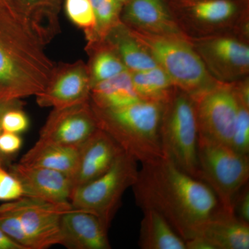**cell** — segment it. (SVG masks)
<instances>
[{
    "label": "cell",
    "mask_w": 249,
    "mask_h": 249,
    "mask_svg": "<svg viewBox=\"0 0 249 249\" xmlns=\"http://www.w3.org/2000/svg\"><path fill=\"white\" fill-rule=\"evenodd\" d=\"M132 188L141 209L158 213L185 242L197 235L222 208L206 183L163 157L142 163Z\"/></svg>",
    "instance_id": "obj_1"
},
{
    "label": "cell",
    "mask_w": 249,
    "mask_h": 249,
    "mask_svg": "<svg viewBox=\"0 0 249 249\" xmlns=\"http://www.w3.org/2000/svg\"><path fill=\"white\" fill-rule=\"evenodd\" d=\"M90 104L98 128L109 134L126 154L142 164L163 158L160 127L163 103L142 100L113 109Z\"/></svg>",
    "instance_id": "obj_3"
},
{
    "label": "cell",
    "mask_w": 249,
    "mask_h": 249,
    "mask_svg": "<svg viewBox=\"0 0 249 249\" xmlns=\"http://www.w3.org/2000/svg\"><path fill=\"white\" fill-rule=\"evenodd\" d=\"M139 246L142 249H186V242L158 213L142 210Z\"/></svg>",
    "instance_id": "obj_22"
},
{
    "label": "cell",
    "mask_w": 249,
    "mask_h": 249,
    "mask_svg": "<svg viewBox=\"0 0 249 249\" xmlns=\"http://www.w3.org/2000/svg\"><path fill=\"white\" fill-rule=\"evenodd\" d=\"M27 16L0 0V101L36 96L48 84L54 67Z\"/></svg>",
    "instance_id": "obj_2"
},
{
    "label": "cell",
    "mask_w": 249,
    "mask_h": 249,
    "mask_svg": "<svg viewBox=\"0 0 249 249\" xmlns=\"http://www.w3.org/2000/svg\"><path fill=\"white\" fill-rule=\"evenodd\" d=\"M214 79L231 84L249 75V41L235 34L189 39Z\"/></svg>",
    "instance_id": "obj_9"
},
{
    "label": "cell",
    "mask_w": 249,
    "mask_h": 249,
    "mask_svg": "<svg viewBox=\"0 0 249 249\" xmlns=\"http://www.w3.org/2000/svg\"><path fill=\"white\" fill-rule=\"evenodd\" d=\"M11 173L22 183L24 196L53 203L70 202L72 193L71 178L66 174L48 168L28 166L18 163Z\"/></svg>",
    "instance_id": "obj_16"
},
{
    "label": "cell",
    "mask_w": 249,
    "mask_h": 249,
    "mask_svg": "<svg viewBox=\"0 0 249 249\" xmlns=\"http://www.w3.org/2000/svg\"><path fill=\"white\" fill-rule=\"evenodd\" d=\"M98 129L89 100L62 108H54L39 139L67 146L79 147Z\"/></svg>",
    "instance_id": "obj_13"
},
{
    "label": "cell",
    "mask_w": 249,
    "mask_h": 249,
    "mask_svg": "<svg viewBox=\"0 0 249 249\" xmlns=\"http://www.w3.org/2000/svg\"><path fill=\"white\" fill-rule=\"evenodd\" d=\"M24 196V188L20 181L0 165V201L16 200Z\"/></svg>",
    "instance_id": "obj_31"
},
{
    "label": "cell",
    "mask_w": 249,
    "mask_h": 249,
    "mask_svg": "<svg viewBox=\"0 0 249 249\" xmlns=\"http://www.w3.org/2000/svg\"><path fill=\"white\" fill-rule=\"evenodd\" d=\"M129 72L134 90L144 101L164 103L176 88L170 77L160 66Z\"/></svg>",
    "instance_id": "obj_25"
},
{
    "label": "cell",
    "mask_w": 249,
    "mask_h": 249,
    "mask_svg": "<svg viewBox=\"0 0 249 249\" xmlns=\"http://www.w3.org/2000/svg\"><path fill=\"white\" fill-rule=\"evenodd\" d=\"M197 158L201 181L213 191L223 209L234 213L236 196L248 184L249 155L199 137Z\"/></svg>",
    "instance_id": "obj_7"
},
{
    "label": "cell",
    "mask_w": 249,
    "mask_h": 249,
    "mask_svg": "<svg viewBox=\"0 0 249 249\" xmlns=\"http://www.w3.org/2000/svg\"><path fill=\"white\" fill-rule=\"evenodd\" d=\"M194 99L199 137L229 145L238 109L232 85L221 83Z\"/></svg>",
    "instance_id": "obj_10"
},
{
    "label": "cell",
    "mask_w": 249,
    "mask_h": 249,
    "mask_svg": "<svg viewBox=\"0 0 249 249\" xmlns=\"http://www.w3.org/2000/svg\"><path fill=\"white\" fill-rule=\"evenodd\" d=\"M121 20L133 31L188 39L177 25L165 0H129L123 6Z\"/></svg>",
    "instance_id": "obj_15"
},
{
    "label": "cell",
    "mask_w": 249,
    "mask_h": 249,
    "mask_svg": "<svg viewBox=\"0 0 249 249\" xmlns=\"http://www.w3.org/2000/svg\"><path fill=\"white\" fill-rule=\"evenodd\" d=\"M31 241L32 249H45L61 244L60 222L72 209L70 202L53 203L22 196L9 201Z\"/></svg>",
    "instance_id": "obj_11"
},
{
    "label": "cell",
    "mask_w": 249,
    "mask_h": 249,
    "mask_svg": "<svg viewBox=\"0 0 249 249\" xmlns=\"http://www.w3.org/2000/svg\"><path fill=\"white\" fill-rule=\"evenodd\" d=\"M138 172L137 160L124 152L106 173L75 188L70 204L73 209L97 216L109 229L124 192L136 182Z\"/></svg>",
    "instance_id": "obj_8"
},
{
    "label": "cell",
    "mask_w": 249,
    "mask_h": 249,
    "mask_svg": "<svg viewBox=\"0 0 249 249\" xmlns=\"http://www.w3.org/2000/svg\"><path fill=\"white\" fill-rule=\"evenodd\" d=\"M0 229L24 249H32L31 241L23 229L20 219L9 202L0 206Z\"/></svg>",
    "instance_id": "obj_28"
},
{
    "label": "cell",
    "mask_w": 249,
    "mask_h": 249,
    "mask_svg": "<svg viewBox=\"0 0 249 249\" xmlns=\"http://www.w3.org/2000/svg\"><path fill=\"white\" fill-rule=\"evenodd\" d=\"M130 31L175 87L193 98L222 83L210 74L188 39Z\"/></svg>",
    "instance_id": "obj_6"
},
{
    "label": "cell",
    "mask_w": 249,
    "mask_h": 249,
    "mask_svg": "<svg viewBox=\"0 0 249 249\" xmlns=\"http://www.w3.org/2000/svg\"><path fill=\"white\" fill-rule=\"evenodd\" d=\"M18 103H19V100L12 101H0V123H1V116H2L4 111L6 109H9V108L18 104ZM0 132H1V128H0ZM4 156L0 154V165H2L3 162L4 160Z\"/></svg>",
    "instance_id": "obj_35"
},
{
    "label": "cell",
    "mask_w": 249,
    "mask_h": 249,
    "mask_svg": "<svg viewBox=\"0 0 249 249\" xmlns=\"http://www.w3.org/2000/svg\"><path fill=\"white\" fill-rule=\"evenodd\" d=\"M108 229L91 213L72 209L61 217V244L70 249H110Z\"/></svg>",
    "instance_id": "obj_17"
},
{
    "label": "cell",
    "mask_w": 249,
    "mask_h": 249,
    "mask_svg": "<svg viewBox=\"0 0 249 249\" xmlns=\"http://www.w3.org/2000/svg\"><path fill=\"white\" fill-rule=\"evenodd\" d=\"M233 212L238 219L249 224V183L241 190L236 196L233 204Z\"/></svg>",
    "instance_id": "obj_33"
},
{
    "label": "cell",
    "mask_w": 249,
    "mask_h": 249,
    "mask_svg": "<svg viewBox=\"0 0 249 249\" xmlns=\"http://www.w3.org/2000/svg\"><path fill=\"white\" fill-rule=\"evenodd\" d=\"M140 101L129 71L93 85L90 91V103L101 109L124 107Z\"/></svg>",
    "instance_id": "obj_21"
},
{
    "label": "cell",
    "mask_w": 249,
    "mask_h": 249,
    "mask_svg": "<svg viewBox=\"0 0 249 249\" xmlns=\"http://www.w3.org/2000/svg\"><path fill=\"white\" fill-rule=\"evenodd\" d=\"M160 139L163 158L181 171L200 180L196 101L191 95L178 88L163 103Z\"/></svg>",
    "instance_id": "obj_5"
},
{
    "label": "cell",
    "mask_w": 249,
    "mask_h": 249,
    "mask_svg": "<svg viewBox=\"0 0 249 249\" xmlns=\"http://www.w3.org/2000/svg\"><path fill=\"white\" fill-rule=\"evenodd\" d=\"M32 24L46 45L59 29L58 14L62 0H12Z\"/></svg>",
    "instance_id": "obj_23"
},
{
    "label": "cell",
    "mask_w": 249,
    "mask_h": 249,
    "mask_svg": "<svg viewBox=\"0 0 249 249\" xmlns=\"http://www.w3.org/2000/svg\"><path fill=\"white\" fill-rule=\"evenodd\" d=\"M87 50L90 56L88 67L91 87L128 71L117 53L106 41L88 42Z\"/></svg>",
    "instance_id": "obj_24"
},
{
    "label": "cell",
    "mask_w": 249,
    "mask_h": 249,
    "mask_svg": "<svg viewBox=\"0 0 249 249\" xmlns=\"http://www.w3.org/2000/svg\"><path fill=\"white\" fill-rule=\"evenodd\" d=\"M187 38L235 34L249 40L246 0H165Z\"/></svg>",
    "instance_id": "obj_4"
},
{
    "label": "cell",
    "mask_w": 249,
    "mask_h": 249,
    "mask_svg": "<svg viewBox=\"0 0 249 249\" xmlns=\"http://www.w3.org/2000/svg\"><path fill=\"white\" fill-rule=\"evenodd\" d=\"M94 14L95 25L88 42L103 40L108 33L122 22L121 20L123 4L117 0H90Z\"/></svg>",
    "instance_id": "obj_26"
},
{
    "label": "cell",
    "mask_w": 249,
    "mask_h": 249,
    "mask_svg": "<svg viewBox=\"0 0 249 249\" xmlns=\"http://www.w3.org/2000/svg\"><path fill=\"white\" fill-rule=\"evenodd\" d=\"M22 140L19 134L0 132V154L6 156L14 155L22 147Z\"/></svg>",
    "instance_id": "obj_32"
},
{
    "label": "cell",
    "mask_w": 249,
    "mask_h": 249,
    "mask_svg": "<svg viewBox=\"0 0 249 249\" xmlns=\"http://www.w3.org/2000/svg\"><path fill=\"white\" fill-rule=\"evenodd\" d=\"M237 100V118L229 146L240 155H249V107Z\"/></svg>",
    "instance_id": "obj_29"
},
{
    "label": "cell",
    "mask_w": 249,
    "mask_h": 249,
    "mask_svg": "<svg viewBox=\"0 0 249 249\" xmlns=\"http://www.w3.org/2000/svg\"><path fill=\"white\" fill-rule=\"evenodd\" d=\"M65 9L69 19L84 31L87 39L92 35L96 21L90 0H65Z\"/></svg>",
    "instance_id": "obj_27"
},
{
    "label": "cell",
    "mask_w": 249,
    "mask_h": 249,
    "mask_svg": "<svg viewBox=\"0 0 249 249\" xmlns=\"http://www.w3.org/2000/svg\"><path fill=\"white\" fill-rule=\"evenodd\" d=\"M0 249H24L22 246L18 245L0 229Z\"/></svg>",
    "instance_id": "obj_34"
},
{
    "label": "cell",
    "mask_w": 249,
    "mask_h": 249,
    "mask_svg": "<svg viewBox=\"0 0 249 249\" xmlns=\"http://www.w3.org/2000/svg\"><path fill=\"white\" fill-rule=\"evenodd\" d=\"M124 152L109 134L98 128L79 147L72 191L106 173Z\"/></svg>",
    "instance_id": "obj_14"
},
{
    "label": "cell",
    "mask_w": 249,
    "mask_h": 249,
    "mask_svg": "<svg viewBox=\"0 0 249 249\" xmlns=\"http://www.w3.org/2000/svg\"><path fill=\"white\" fill-rule=\"evenodd\" d=\"M91 79L88 65L82 60L54 65L48 84L36 95L40 107L62 108L89 101Z\"/></svg>",
    "instance_id": "obj_12"
},
{
    "label": "cell",
    "mask_w": 249,
    "mask_h": 249,
    "mask_svg": "<svg viewBox=\"0 0 249 249\" xmlns=\"http://www.w3.org/2000/svg\"><path fill=\"white\" fill-rule=\"evenodd\" d=\"M117 1H119V2L121 3V4H123V6H124V4H125L126 2H127L129 0H117Z\"/></svg>",
    "instance_id": "obj_36"
},
{
    "label": "cell",
    "mask_w": 249,
    "mask_h": 249,
    "mask_svg": "<svg viewBox=\"0 0 249 249\" xmlns=\"http://www.w3.org/2000/svg\"><path fill=\"white\" fill-rule=\"evenodd\" d=\"M196 237L204 241L208 249H249V224L221 208Z\"/></svg>",
    "instance_id": "obj_18"
},
{
    "label": "cell",
    "mask_w": 249,
    "mask_h": 249,
    "mask_svg": "<svg viewBox=\"0 0 249 249\" xmlns=\"http://www.w3.org/2000/svg\"><path fill=\"white\" fill-rule=\"evenodd\" d=\"M79 147L67 146L39 139L19 163L61 172L71 178L74 173Z\"/></svg>",
    "instance_id": "obj_19"
},
{
    "label": "cell",
    "mask_w": 249,
    "mask_h": 249,
    "mask_svg": "<svg viewBox=\"0 0 249 249\" xmlns=\"http://www.w3.org/2000/svg\"><path fill=\"white\" fill-rule=\"evenodd\" d=\"M29 125V118L20 108L19 103L9 108L1 116V131L19 134L27 130Z\"/></svg>",
    "instance_id": "obj_30"
},
{
    "label": "cell",
    "mask_w": 249,
    "mask_h": 249,
    "mask_svg": "<svg viewBox=\"0 0 249 249\" xmlns=\"http://www.w3.org/2000/svg\"><path fill=\"white\" fill-rule=\"evenodd\" d=\"M103 40L115 51L129 71L158 66L151 54L123 22L113 28Z\"/></svg>",
    "instance_id": "obj_20"
}]
</instances>
